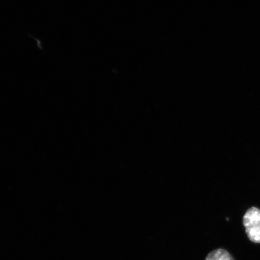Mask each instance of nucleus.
Returning <instances> with one entry per match:
<instances>
[{
    "mask_svg": "<svg viewBox=\"0 0 260 260\" xmlns=\"http://www.w3.org/2000/svg\"><path fill=\"white\" fill-rule=\"evenodd\" d=\"M260 222V210L256 207H251L247 210L243 218V223L245 228Z\"/></svg>",
    "mask_w": 260,
    "mask_h": 260,
    "instance_id": "obj_1",
    "label": "nucleus"
},
{
    "mask_svg": "<svg viewBox=\"0 0 260 260\" xmlns=\"http://www.w3.org/2000/svg\"><path fill=\"white\" fill-rule=\"evenodd\" d=\"M206 260H235L232 255L223 249H217L210 252Z\"/></svg>",
    "mask_w": 260,
    "mask_h": 260,
    "instance_id": "obj_2",
    "label": "nucleus"
},
{
    "mask_svg": "<svg viewBox=\"0 0 260 260\" xmlns=\"http://www.w3.org/2000/svg\"><path fill=\"white\" fill-rule=\"evenodd\" d=\"M246 233L251 241L260 243V222L246 227Z\"/></svg>",
    "mask_w": 260,
    "mask_h": 260,
    "instance_id": "obj_3",
    "label": "nucleus"
}]
</instances>
